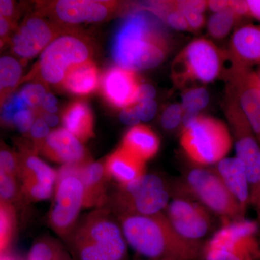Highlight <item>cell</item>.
<instances>
[{
    "label": "cell",
    "instance_id": "6da1fadb",
    "mask_svg": "<svg viewBox=\"0 0 260 260\" xmlns=\"http://www.w3.org/2000/svg\"><path fill=\"white\" fill-rule=\"evenodd\" d=\"M165 26L143 8L130 13L113 40L112 57L117 66L136 72L161 64L171 49V39Z\"/></svg>",
    "mask_w": 260,
    "mask_h": 260
},
{
    "label": "cell",
    "instance_id": "7a4b0ae2",
    "mask_svg": "<svg viewBox=\"0 0 260 260\" xmlns=\"http://www.w3.org/2000/svg\"><path fill=\"white\" fill-rule=\"evenodd\" d=\"M126 242L141 255L154 260H191L199 242L181 237L161 213L118 217Z\"/></svg>",
    "mask_w": 260,
    "mask_h": 260
},
{
    "label": "cell",
    "instance_id": "3957f363",
    "mask_svg": "<svg viewBox=\"0 0 260 260\" xmlns=\"http://www.w3.org/2000/svg\"><path fill=\"white\" fill-rule=\"evenodd\" d=\"M108 208L87 215L67 239L74 260H126L127 242Z\"/></svg>",
    "mask_w": 260,
    "mask_h": 260
},
{
    "label": "cell",
    "instance_id": "277c9868",
    "mask_svg": "<svg viewBox=\"0 0 260 260\" xmlns=\"http://www.w3.org/2000/svg\"><path fill=\"white\" fill-rule=\"evenodd\" d=\"M227 51L214 43L199 38L189 43L176 56L172 65V79L178 88L188 90L206 85L223 74Z\"/></svg>",
    "mask_w": 260,
    "mask_h": 260
},
{
    "label": "cell",
    "instance_id": "5b68a950",
    "mask_svg": "<svg viewBox=\"0 0 260 260\" xmlns=\"http://www.w3.org/2000/svg\"><path fill=\"white\" fill-rule=\"evenodd\" d=\"M93 54L90 41L83 36L61 34L43 51L29 79L37 78L44 85H61L70 70L92 60Z\"/></svg>",
    "mask_w": 260,
    "mask_h": 260
},
{
    "label": "cell",
    "instance_id": "8992f818",
    "mask_svg": "<svg viewBox=\"0 0 260 260\" xmlns=\"http://www.w3.org/2000/svg\"><path fill=\"white\" fill-rule=\"evenodd\" d=\"M180 143L188 158L206 166L226 158L232 147V136L223 121L200 114L183 127Z\"/></svg>",
    "mask_w": 260,
    "mask_h": 260
},
{
    "label": "cell",
    "instance_id": "52a82bcc",
    "mask_svg": "<svg viewBox=\"0 0 260 260\" xmlns=\"http://www.w3.org/2000/svg\"><path fill=\"white\" fill-rule=\"evenodd\" d=\"M169 201V191L161 178L145 174L129 184L119 185L107 205L117 217L152 215L161 213Z\"/></svg>",
    "mask_w": 260,
    "mask_h": 260
},
{
    "label": "cell",
    "instance_id": "ba28073f",
    "mask_svg": "<svg viewBox=\"0 0 260 260\" xmlns=\"http://www.w3.org/2000/svg\"><path fill=\"white\" fill-rule=\"evenodd\" d=\"M80 166H63L57 172L54 185L49 223L53 230L65 239L78 225L80 210L84 208L85 193L78 174Z\"/></svg>",
    "mask_w": 260,
    "mask_h": 260
},
{
    "label": "cell",
    "instance_id": "9c48e42d",
    "mask_svg": "<svg viewBox=\"0 0 260 260\" xmlns=\"http://www.w3.org/2000/svg\"><path fill=\"white\" fill-rule=\"evenodd\" d=\"M225 91L224 112L235 140L236 157L244 164L251 192L260 181V144L237 99Z\"/></svg>",
    "mask_w": 260,
    "mask_h": 260
},
{
    "label": "cell",
    "instance_id": "30bf717a",
    "mask_svg": "<svg viewBox=\"0 0 260 260\" xmlns=\"http://www.w3.org/2000/svg\"><path fill=\"white\" fill-rule=\"evenodd\" d=\"M188 190L205 207L223 218L239 220L244 215L240 205L217 172L194 168L186 177Z\"/></svg>",
    "mask_w": 260,
    "mask_h": 260
},
{
    "label": "cell",
    "instance_id": "8fae6325",
    "mask_svg": "<svg viewBox=\"0 0 260 260\" xmlns=\"http://www.w3.org/2000/svg\"><path fill=\"white\" fill-rule=\"evenodd\" d=\"M119 8V3L115 1L59 0L39 3L38 13L49 16L58 25L67 26L103 21L114 15Z\"/></svg>",
    "mask_w": 260,
    "mask_h": 260
},
{
    "label": "cell",
    "instance_id": "7c38bea8",
    "mask_svg": "<svg viewBox=\"0 0 260 260\" xmlns=\"http://www.w3.org/2000/svg\"><path fill=\"white\" fill-rule=\"evenodd\" d=\"M229 63L223 72L226 90L237 99L260 144V84L255 72Z\"/></svg>",
    "mask_w": 260,
    "mask_h": 260
},
{
    "label": "cell",
    "instance_id": "4fadbf2b",
    "mask_svg": "<svg viewBox=\"0 0 260 260\" xmlns=\"http://www.w3.org/2000/svg\"><path fill=\"white\" fill-rule=\"evenodd\" d=\"M64 30L52 20L38 13L28 17L11 39L13 52L21 59H30L43 52Z\"/></svg>",
    "mask_w": 260,
    "mask_h": 260
},
{
    "label": "cell",
    "instance_id": "5bb4252c",
    "mask_svg": "<svg viewBox=\"0 0 260 260\" xmlns=\"http://www.w3.org/2000/svg\"><path fill=\"white\" fill-rule=\"evenodd\" d=\"M167 218L183 238L198 242L211 227V220L204 208L184 199H175L167 206Z\"/></svg>",
    "mask_w": 260,
    "mask_h": 260
},
{
    "label": "cell",
    "instance_id": "9a60e30c",
    "mask_svg": "<svg viewBox=\"0 0 260 260\" xmlns=\"http://www.w3.org/2000/svg\"><path fill=\"white\" fill-rule=\"evenodd\" d=\"M140 85L136 72L119 66L109 68L100 80L101 92L105 100L121 109L137 104Z\"/></svg>",
    "mask_w": 260,
    "mask_h": 260
},
{
    "label": "cell",
    "instance_id": "2e32d148",
    "mask_svg": "<svg viewBox=\"0 0 260 260\" xmlns=\"http://www.w3.org/2000/svg\"><path fill=\"white\" fill-rule=\"evenodd\" d=\"M256 229L253 222L242 219L234 220L217 232L206 246L225 249L246 260L254 246L253 236Z\"/></svg>",
    "mask_w": 260,
    "mask_h": 260
},
{
    "label": "cell",
    "instance_id": "e0dca14e",
    "mask_svg": "<svg viewBox=\"0 0 260 260\" xmlns=\"http://www.w3.org/2000/svg\"><path fill=\"white\" fill-rule=\"evenodd\" d=\"M40 153L64 165H83L91 161L83 143L66 129L51 132Z\"/></svg>",
    "mask_w": 260,
    "mask_h": 260
},
{
    "label": "cell",
    "instance_id": "ac0fdd59",
    "mask_svg": "<svg viewBox=\"0 0 260 260\" xmlns=\"http://www.w3.org/2000/svg\"><path fill=\"white\" fill-rule=\"evenodd\" d=\"M227 53L229 60L239 66L260 65V25L247 24L237 29Z\"/></svg>",
    "mask_w": 260,
    "mask_h": 260
},
{
    "label": "cell",
    "instance_id": "d6986e66",
    "mask_svg": "<svg viewBox=\"0 0 260 260\" xmlns=\"http://www.w3.org/2000/svg\"><path fill=\"white\" fill-rule=\"evenodd\" d=\"M78 174L83 183L85 200L84 208H102L107 205V179L105 167L100 162H89L78 168Z\"/></svg>",
    "mask_w": 260,
    "mask_h": 260
},
{
    "label": "cell",
    "instance_id": "ffe728a7",
    "mask_svg": "<svg viewBox=\"0 0 260 260\" xmlns=\"http://www.w3.org/2000/svg\"><path fill=\"white\" fill-rule=\"evenodd\" d=\"M16 155L18 162V177L22 184L55 185L57 172L38 157L37 152L32 145H21Z\"/></svg>",
    "mask_w": 260,
    "mask_h": 260
},
{
    "label": "cell",
    "instance_id": "44dd1931",
    "mask_svg": "<svg viewBox=\"0 0 260 260\" xmlns=\"http://www.w3.org/2000/svg\"><path fill=\"white\" fill-rule=\"evenodd\" d=\"M216 172L244 213L250 200V185L244 164L237 157L225 158L217 164Z\"/></svg>",
    "mask_w": 260,
    "mask_h": 260
},
{
    "label": "cell",
    "instance_id": "7402d4cb",
    "mask_svg": "<svg viewBox=\"0 0 260 260\" xmlns=\"http://www.w3.org/2000/svg\"><path fill=\"white\" fill-rule=\"evenodd\" d=\"M145 162L121 145L108 156L104 167L109 177L126 185L145 175Z\"/></svg>",
    "mask_w": 260,
    "mask_h": 260
},
{
    "label": "cell",
    "instance_id": "603a6c76",
    "mask_svg": "<svg viewBox=\"0 0 260 260\" xmlns=\"http://www.w3.org/2000/svg\"><path fill=\"white\" fill-rule=\"evenodd\" d=\"M64 128L81 143H85L94 136L93 112L86 102L76 101L71 103L62 115Z\"/></svg>",
    "mask_w": 260,
    "mask_h": 260
},
{
    "label": "cell",
    "instance_id": "cb8c5ba5",
    "mask_svg": "<svg viewBox=\"0 0 260 260\" xmlns=\"http://www.w3.org/2000/svg\"><path fill=\"white\" fill-rule=\"evenodd\" d=\"M122 146L145 162L158 153L160 140L150 127L138 124L126 133Z\"/></svg>",
    "mask_w": 260,
    "mask_h": 260
},
{
    "label": "cell",
    "instance_id": "d4e9b609",
    "mask_svg": "<svg viewBox=\"0 0 260 260\" xmlns=\"http://www.w3.org/2000/svg\"><path fill=\"white\" fill-rule=\"evenodd\" d=\"M99 84V72L95 63L90 60L70 70L61 85L70 93L88 95L96 90Z\"/></svg>",
    "mask_w": 260,
    "mask_h": 260
},
{
    "label": "cell",
    "instance_id": "484cf974",
    "mask_svg": "<svg viewBox=\"0 0 260 260\" xmlns=\"http://www.w3.org/2000/svg\"><path fill=\"white\" fill-rule=\"evenodd\" d=\"M141 8L156 16L166 26L180 31H189L186 19L178 9L176 1L149 2Z\"/></svg>",
    "mask_w": 260,
    "mask_h": 260
},
{
    "label": "cell",
    "instance_id": "4316f807",
    "mask_svg": "<svg viewBox=\"0 0 260 260\" xmlns=\"http://www.w3.org/2000/svg\"><path fill=\"white\" fill-rule=\"evenodd\" d=\"M22 67L12 56H2L0 59V95L1 104L10 97L21 79Z\"/></svg>",
    "mask_w": 260,
    "mask_h": 260
},
{
    "label": "cell",
    "instance_id": "83f0119b",
    "mask_svg": "<svg viewBox=\"0 0 260 260\" xmlns=\"http://www.w3.org/2000/svg\"><path fill=\"white\" fill-rule=\"evenodd\" d=\"M16 226L15 206L0 202V251L5 254L11 244Z\"/></svg>",
    "mask_w": 260,
    "mask_h": 260
},
{
    "label": "cell",
    "instance_id": "f1b7e54d",
    "mask_svg": "<svg viewBox=\"0 0 260 260\" xmlns=\"http://www.w3.org/2000/svg\"><path fill=\"white\" fill-rule=\"evenodd\" d=\"M242 18L231 9L213 13L208 21V30L210 37L223 39L229 35L237 20Z\"/></svg>",
    "mask_w": 260,
    "mask_h": 260
},
{
    "label": "cell",
    "instance_id": "f546056e",
    "mask_svg": "<svg viewBox=\"0 0 260 260\" xmlns=\"http://www.w3.org/2000/svg\"><path fill=\"white\" fill-rule=\"evenodd\" d=\"M68 255L60 243L50 238H44L32 244L27 260H58Z\"/></svg>",
    "mask_w": 260,
    "mask_h": 260
},
{
    "label": "cell",
    "instance_id": "4dcf8cb0",
    "mask_svg": "<svg viewBox=\"0 0 260 260\" xmlns=\"http://www.w3.org/2000/svg\"><path fill=\"white\" fill-rule=\"evenodd\" d=\"M210 102V94L204 87L188 89L183 93L181 105L184 112L199 114Z\"/></svg>",
    "mask_w": 260,
    "mask_h": 260
},
{
    "label": "cell",
    "instance_id": "1f68e13d",
    "mask_svg": "<svg viewBox=\"0 0 260 260\" xmlns=\"http://www.w3.org/2000/svg\"><path fill=\"white\" fill-rule=\"evenodd\" d=\"M47 93V89L43 84L32 83L25 85L19 93L27 106L37 113Z\"/></svg>",
    "mask_w": 260,
    "mask_h": 260
},
{
    "label": "cell",
    "instance_id": "d6a6232c",
    "mask_svg": "<svg viewBox=\"0 0 260 260\" xmlns=\"http://www.w3.org/2000/svg\"><path fill=\"white\" fill-rule=\"evenodd\" d=\"M1 105L2 121L8 126H12L13 118L17 113L24 109H30L20 93L12 94Z\"/></svg>",
    "mask_w": 260,
    "mask_h": 260
},
{
    "label": "cell",
    "instance_id": "836d02e7",
    "mask_svg": "<svg viewBox=\"0 0 260 260\" xmlns=\"http://www.w3.org/2000/svg\"><path fill=\"white\" fill-rule=\"evenodd\" d=\"M16 178L0 172V202L12 205L15 203L18 196Z\"/></svg>",
    "mask_w": 260,
    "mask_h": 260
},
{
    "label": "cell",
    "instance_id": "e575fe53",
    "mask_svg": "<svg viewBox=\"0 0 260 260\" xmlns=\"http://www.w3.org/2000/svg\"><path fill=\"white\" fill-rule=\"evenodd\" d=\"M184 111L181 104H173L166 108L160 117V124L164 129L174 130L182 124Z\"/></svg>",
    "mask_w": 260,
    "mask_h": 260
},
{
    "label": "cell",
    "instance_id": "d590c367",
    "mask_svg": "<svg viewBox=\"0 0 260 260\" xmlns=\"http://www.w3.org/2000/svg\"><path fill=\"white\" fill-rule=\"evenodd\" d=\"M29 134L31 138L32 145L38 153L42 150L48 136L50 134L49 126L42 118L37 116Z\"/></svg>",
    "mask_w": 260,
    "mask_h": 260
},
{
    "label": "cell",
    "instance_id": "8d00e7d4",
    "mask_svg": "<svg viewBox=\"0 0 260 260\" xmlns=\"http://www.w3.org/2000/svg\"><path fill=\"white\" fill-rule=\"evenodd\" d=\"M0 172L18 177V162L16 154L3 146L0 152Z\"/></svg>",
    "mask_w": 260,
    "mask_h": 260
},
{
    "label": "cell",
    "instance_id": "74e56055",
    "mask_svg": "<svg viewBox=\"0 0 260 260\" xmlns=\"http://www.w3.org/2000/svg\"><path fill=\"white\" fill-rule=\"evenodd\" d=\"M37 117L35 111L30 109H24L15 114L12 126H15L21 133H29Z\"/></svg>",
    "mask_w": 260,
    "mask_h": 260
},
{
    "label": "cell",
    "instance_id": "f35d334b",
    "mask_svg": "<svg viewBox=\"0 0 260 260\" xmlns=\"http://www.w3.org/2000/svg\"><path fill=\"white\" fill-rule=\"evenodd\" d=\"M135 110L140 121H149L153 119L158 109L157 103L154 100L145 101L135 104Z\"/></svg>",
    "mask_w": 260,
    "mask_h": 260
},
{
    "label": "cell",
    "instance_id": "ab89813d",
    "mask_svg": "<svg viewBox=\"0 0 260 260\" xmlns=\"http://www.w3.org/2000/svg\"><path fill=\"white\" fill-rule=\"evenodd\" d=\"M176 5L182 14L186 12H196L204 14L205 10L208 8V1L202 0H181L176 1Z\"/></svg>",
    "mask_w": 260,
    "mask_h": 260
},
{
    "label": "cell",
    "instance_id": "60d3db41",
    "mask_svg": "<svg viewBox=\"0 0 260 260\" xmlns=\"http://www.w3.org/2000/svg\"><path fill=\"white\" fill-rule=\"evenodd\" d=\"M205 260H243L230 251L219 248L205 246Z\"/></svg>",
    "mask_w": 260,
    "mask_h": 260
},
{
    "label": "cell",
    "instance_id": "b9f144b4",
    "mask_svg": "<svg viewBox=\"0 0 260 260\" xmlns=\"http://www.w3.org/2000/svg\"><path fill=\"white\" fill-rule=\"evenodd\" d=\"M186 19L189 31L196 32L203 28L205 24V18L203 13L196 12H186L183 13Z\"/></svg>",
    "mask_w": 260,
    "mask_h": 260
},
{
    "label": "cell",
    "instance_id": "7bdbcfd3",
    "mask_svg": "<svg viewBox=\"0 0 260 260\" xmlns=\"http://www.w3.org/2000/svg\"><path fill=\"white\" fill-rule=\"evenodd\" d=\"M119 118L121 122L126 125L135 126L140 124V119L135 110V105L123 109Z\"/></svg>",
    "mask_w": 260,
    "mask_h": 260
},
{
    "label": "cell",
    "instance_id": "ee69618b",
    "mask_svg": "<svg viewBox=\"0 0 260 260\" xmlns=\"http://www.w3.org/2000/svg\"><path fill=\"white\" fill-rule=\"evenodd\" d=\"M0 16L8 19L15 25V4L10 0H1L0 1Z\"/></svg>",
    "mask_w": 260,
    "mask_h": 260
},
{
    "label": "cell",
    "instance_id": "f6af8a7d",
    "mask_svg": "<svg viewBox=\"0 0 260 260\" xmlns=\"http://www.w3.org/2000/svg\"><path fill=\"white\" fill-rule=\"evenodd\" d=\"M15 25L8 19L0 16V38H1V47L9 42L10 36L12 30L14 28Z\"/></svg>",
    "mask_w": 260,
    "mask_h": 260
},
{
    "label": "cell",
    "instance_id": "bcb514c9",
    "mask_svg": "<svg viewBox=\"0 0 260 260\" xmlns=\"http://www.w3.org/2000/svg\"><path fill=\"white\" fill-rule=\"evenodd\" d=\"M155 95H156V91L153 86L150 84H141L138 90L137 103L153 100Z\"/></svg>",
    "mask_w": 260,
    "mask_h": 260
},
{
    "label": "cell",
    "instance_id": "7dc6e473",
    "mask_svg": "<svg viewBox=\"0 0 260 260\" xmlns=\"http://www.w3.org/2000/svg\"><path fill=\"white\" fill-rule=\"evenodd\" d=\"M43 111L55 114L57 112V100L52 93L47 92L43 100L41 109Z\"/></svg>",
    "mask_w": 260,
    "mask_h": 260
},
{
    "label": "cell",
    "instance_id": "c3c4849f",
    "mask_svg": "<svg viewBox=\"0 0 260 260\" xmlns=\"http://www.w3.org/2000/svg\"><path fill=\"white\" fill-rule=\"evenodd\" d=\"M232 1L227 0H212L208 1V8L213 11L214 13H220L230 9Z\"/></svg>",
    "mask_w": 260,
    "mask_h": 260
},
{
    "label": "cell",
    "instance_id": "681fc988",
    "mask_svg": "<svg viewBox=\"0 0 260 260\" xmlns=\"http://www.w3.org/2000/svg\"><path fill=\"white\" fill-rule=\"evenodd\" d=\"M231 9L234 10L241 18L244 16H249V7L247 1H232Z\"/></svg>",
    "mask_w": 260,
    "mask_h": 260
},
{
    "label": "cell",
    "instance_id": "f907efd6",
    "mask_svg": "<svg viewBox=\"0 0 260 260\" xmlns=\"http://www.w3.org/2000/svg\"><path fill=\"white\" fill-rule=\"evenodd\" d=\"M37 116L42 118L43 120L47 123V125L51 126V127L57 125L58 123H59V118L55 114L47 112L45 111L42 110V109H39L38 111Z\"/></svg>",
    "mask_w": 260,
    "mask_h": 260
},
{
    "label": "cell",
    "instance_id": "816d5d0a",
    "mask_svg": "<svg viewBox=\"0 0 260 260\" xmlns=\"http://www.w3.org/2000/svg\"><path fill=\"white\" fill-rule=\"evenodd\" d=\"M249 16L256 19L260 22V0H248Z\"/></svg>",
    "mask_w": 260,
    "mask_h": 260
},
{
    "label": "cell",
    "instance_id": "f5cc1de1",
    "mask_svg": "<svg viewBox=\"0 0 260 260\" xmlns=\"http://www.w3.org/2000/svg\"><path fill=\"white\" fill-rule=\"evenodd\" d=\"M250 201L255 207L260 218V181L256 187L250 192Z\"/></svg>",
    "mask_w": 260,
    "mask_h": 260
},
{
    "label": "cell",
    "instance_id": "db71d44e",
    "mask_svg": "<svg viewBox=\"0 0 260 260\" xmlns=\"http://www.w3.org/2000/svg\"><path fill=\"white\" fill-rule=\"evenodd\" d=\"M1 260H15L11 256L6 255V254L1 255Z\"/></svg>",
    "mask_w": 260,
    "mask_h": 260
},
{
    "label": "cell",
    "instance_id": "11a10c76",
    "mask_svg": "<svg viewBox=\"0 0 260 260\" xmlns=\"http://www.w3.org/2000/svg\"><path fill=\"white\" fill-rule=\"evenodd\" d=\"M58 260H74L73 258H72L71 256L68 254V255L64 256V257L61 258V259Z\"/></svg>",
    "mask_w": 260,
    "mask_h": 260
},
{
    "label": "cell",
    "instance_id": "9f6ffc18",
    "mask_svg": "<svg viewBox=\"0 0 260 260\" xmlns=\"http://www.w3.org/2000/svg\"><path fill=\"white\" fill-rule=\"evenodd\" d=\"M256 78H257L258 81H259V83L260 84V67L259 68V69L257 70V71L255 72Z\"/></svg>",
    "mask_w": 260,
    "mask_h": 260
}]
</instances>
